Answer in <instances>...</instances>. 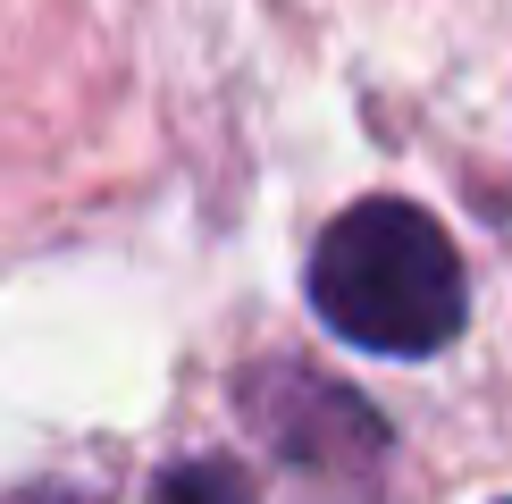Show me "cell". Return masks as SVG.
Returning a JSON list of instances; mask_svg holds the SVG:
<instances>
[{"label":"cell","instance_id":"6da1fadb","mask_svg":"<svg viewBox=\"0 0 512 504\" xmlns=\"http://www.w3.org/2000/svg\"><path fill=\"white\" fill-rule=\"evenodd\" d=\"M311 311L361 353H445L471 320V278H462L454 236L420 202H353L328 236L311 244Z\"/></svg>","mask_w":512,"mask_h":504},{"label":"cell","instance_id":"7a4b0ae2","mask_svg":"<svg viewBox=\"0 0 512 504\" xmlns=\"http://www.w3.org/2000/svg\"><path fill=\"white\" fill-rule=\"evenodd\" d=\"M244 412L252 429L269 437V454L286 471H311V479H353V471H378L387 454V420L361 404L353 387L319 370H294V362H269L244 378Z\"/></svg>","mask_w":512,"mask_h":504},{"label":"cell","instance_id":"277c9868","mask_svg":"<svg viewBox=\"0 0 512 504\" xmlns=\"http://www.w3.org/2000/svg\"><path fill=\"white\" fill-rule=\"evenodd\" d=\"M0 504H101V496L76 488V479H26V488H9Z\"/></svg>","mask_w":512,"mask_h":504},{"label":"cell","instance_id":"3957f363","mask_svg":"<svg viewBox=\"0 0 512 504\" xmlns=\"http://www.w3.org/2000/svg\"><path fill=\"white\" fill-rule=\"evenodd\" d=\"M152 504H252V488H244V471L227 454H194L177 471H160Z\"/></svg>","mask_w":512,"mask_h":504}]
</instances>
